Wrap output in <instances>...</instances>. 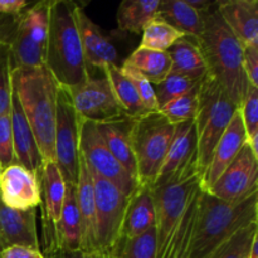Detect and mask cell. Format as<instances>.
<instances>
[{
  "mask_svg": "<svg viewBox=\"0 0 258 258\" xmlns=\"http://www.w3.org/2000/svg\"><path fill=\"white\" fill-rule=\"evenodd\" d=\"M203 32L196 42L203 55L207 75L239 107L249 86L243 68V47L222 19L217 2L203 12Z\"/></svg>",
  "mask_w": 258,
  "mask_h": 258,
  "instance_id": "cell-1",
  "label": "cell"
},
{
  "mask_svg": "<svg viewBox=\"0 0 258 258\" xmlns=\"http://www.w3.org/2000/svg\"><path fill=\"white\" fill-rule=\"evenodd\" d=\"M78 4L50 0L49 24L44 48V67L63 88L82 85L90 77L77 24Z\"/></svg>",
  "mask_w": 258,
  "mask_h": 258,
  "instance_id": "cell-2",
  "label": "cell"
},
{
  "mask_svg": "<svg viewBox=\"0 0 258 258\" xmlns=\"http://www.w3.org/2000/svg\"><path fill=\"white\" fill-rule=\"evenodd\" d=\"M12 82L43 161L55 163L54 135L59 85L44 66L14 68Z\"/></svg>",
  "mask_w": 258,
  "mask_h": 258,
  "instance_id": "cell-3",
  "label": "cell"
},
{
  "mask_svg": "<svg viewBox=\"0 0 258 258\" xmlns=\"http://www.w3.org/2000/svg\"><path fill=\"white\" fill-rule=\"evenodd\" d=\"M257 198L232 204L201 191L189 258H211L234 233L258 222Z\"/></svg>",
  "mask_w": 258,
  "mask_h": 258,
  "instance_id": "cell-4",
  "label": "cell"
},
{
  "mask_svg": "<svg viewBox=\"0 0 258 258\" xmlns=\"http://www.w3.org/2000/svg\"><path fill=\"white\" fill-rule=\"evenodd\" d=\"M237 110V105H234L223 88L213 78L206 75L199 83L198 106L194 117L197 133V170L201 179L211 163L219 139L228 127Z\"/></svg>",
  "mask_w": 258,
  "mask_h": 258,
  "instance_id": "cell-5",
  "label": "cell"
},
{
  "mask_svg": "<svg viewBox=\"0 0 258 258\" xmlns=\"http://www.w3.org/2000/svg\"><path fill=\"white\" fill-rule=\"evenodd\" d=\"M174 131L175 125L159 111L134 120L131 144L138 186L153 188L170 148Z\"/></svg>",
  "mask_w": 258,
  "mask_h": 258,
  "instance_id": "cell-6",
  "label": "cell"
},
{
  "mask_svg": "<svg viewBox=\"0 0 258 258\" xmlns=\"http://www.w3.org/2000/svg\"><path fill=\"white\" fill-rule=\"evenodd\" d=\"M91 174L96 203V252L98 257L115 256L122 242L130 197L125 196L111 181Z\"/></svg>",
  "mask_w": 258,
  "mask_h": 258,
  "instance_id": "cell-7",
  "label": "cell"
},
{
  "mask_svg": "<svg viewBox=\"0 0 258 258\" xmlns=\"http://www.w3.org/2000/svg\"><path fill=\"white\" fill-rule=\"evenodd\" d=\"M199 193L201 176L198 173L178 183L153 189L156 217V253L165 248L188 207Z\"/></svg>",
  "mask_w": 258,
  "mask_h": 258,
  "instance_id": "cell-8",
  "label": "cell"
},
{
  "mask_svg": "<svg viewBox=\"0 0 258 258\" xmlns=\"http://www.w3.org/2000/svg\"><path fill=\"white\" fill-rule=\"evenodd\" d=\"M80 153L87 163L91 173L111 181L125 196L131 197L135 193L138 183L108 150L95 122L81 120Z\"/></svg>",
  "mask_w": 258,
  "mask_h": 258,
  "instance_id": "cell-9",
  "label": "cell"
},
{
  "mask_svg": "<svg viewBox=\"0 0 258 258\" xmlns=\"http://www.w3.org/2000/svg\"><path fill=\"white\" fill-rule=\"evenodd\" d=\"M80 117L71 102L67 90L58 87L55 118V164L67 184L77 183L80 158Z\"/></svg>",
  "mask_w": 258,
  "mask_h": 258,
  "instance_id": "cell-10",
  "label": "cell"
},
{
  "mask_svg": "<svg viewBox=\"0 0 258 258\" xmlns=\"http://www.w3.org/2000/svg\"><path fill=\"white\" fill-rule=\"evenodd\" d=\"M67 90V88H66ZM71 102L81 120L105 123L125 117L106 77H88L77 87L68 88Z\"/></svg>",
  "mask_w": 258,
  "mask_h": 258,
  "instance_id": "cell-11",
  "label": "cell"
},
{
  "mask_svg": "<svg viewBox=\"0 0 258 258\" xmlns=\"http://www.w3.org/2000/svg\"><path fill=\"white\" fill-rule=\"evenodd\" d=\"M207 193L232 204L258 193V155L247 143Z\"/></svg>",
  "mask_w": 258,
  "mask_h": 258,
  "instance_id": "cell-12",
  "label": "cell"
},
{
  "mask_svg": "<svg viewBox=\"0 0 258 258\" xmlns=\"http://www.w3.org/2000/svg\"><path fill=\"white\" fill-rule=\"evenodd\" d=\"M198 173L194 120L175 125L173 140L153 188L178 183Z\"/></svg>",
  "mask_w": 258,
  "mask_h": 258,
  "instance_id": "cell-13",
  "label": "cell"
},
{
  "mask_svg": "<svg viewBox=\"0 0 258 258\" xmlns=\"http://www.w3.org/2000/svg\"><path fill=\"white\" fill-rule=\"evenodd\" d=\"M40 185V206H42V226L44 238V256L55 249V226L62 213L66 196V181L54 161L43 163L38 173Z\"/></svg>",
  "mask_w": 258,
  "mask_h": 258,
  "instance_id": "cell-14",
  "label": "cell"
},
{
  "mask_svg": "<svg viewBox=\"0 0 258 258\" xmlns=\"http://www.w3.org/2000/svg\"><path fill=\"white\" fill-rule=\"evenodd\" d=\"M0 199L12 209H37L42 202L38 175L18 164L3 169L0 175Z\"/></svg>",
  "mask_w": 258,
  "mask_h": 258,
  "instance_id": "cell-15",
  "label": "cell"
},
{
  "mask_svg": "<svg viewBox=\"0 0 258 258\" xmlns=\"http://www.w3.org/2000/svg\"><path fill=\"white\" fill-rule=\"evenodd\" d=\"M247 143V134L242 122L239 110L234 112L228 127L219 139L216 149L212 155L211 163L204 171L201 179V190L208 191L209 188L218 180L219 176L223 174L229 166V164L236 159L241 149Z\"/></svg>",
  "mask_w": 258,
  "mask_h": 258,
  "instance_id": "cell-16",
  "label": "cell"
},
{
  "mask_svg": "<svg viewBox=\"0 0 258 258\" xmlns=\"http://www.w3.org/2000/svg\"><path fill=\"white\" fill-rule=\"evenodd\" d=\"M78 176L76 183L78 213L81 223V249L97 256L96 252V203L92 174L81 155L78 158Z\"/></svg>",
  "mask_w": 258,
  "mask_h": 258,
  "instance_id": "cell-17",
  "label": "cell"
},
{
  "mask_svg": "<svg viewBox=\"0 0 258 258\" xmlns=\"http://www.w3.org/2000/svg\"><path fill=\"white\" fill-rule=\"evenodd\" d=\"M77 24L82 43L86 64L100 68L106 66H118V53L110 38L106 37L102 29L85 13L81 5L77 7Z\"/></svg>",
  "mask_w": 258,
  "mask_h": 258,
  "instance_id": "cell-18",
  "label": "cell"
},
{
  "mask_svg": "<svg viewBox=\"0 0 258 258\" xmlns=\"http://www.w3.org/2000/svg\"><path fill=\"white\" fill-rule=\"evenodd\" d=\"M0 242L3 247L24 246L40 249L37 231V209H12L0 199Z\"/></svg>",
  "mask_w": 258,
  "mask_h": 258,
  "instance_id": "cell-19",
  "label": "cell"
},
{
  "mask_svg": "<svg viewBox=\"0 0 258 258\" xmlns=\"http://www.w3.org/2000/svg\"><path fill=\"white\" fill-rule=\"evenodd\" d=\"M10 122H12L13 150L15 164L33 171L38 175L43 166V159L38 149L33 131L23 113L19 100L13 88L12 108H10Z\"/></svg>",
  "mask_w": 258,
  "mask_h": 258,
  "instance_id": "cell-20",
  "label": "cell"
},
{
  "mask_svg": "<svg viewBox=\"0 0 258 258\" xmlns=\"http://www.w3.org/2000/svg\"><path fill=\"white\" fill-rule=\"evenodd\" d=\"M217 8L242 47L258 45L257 0H224L217 2Z\"/></svg>",
  "mask_w": 258,
  "mask_h": 258,
  "instance_id": "cell-21",
  "label": "cell"
},
{
  "mask_svg": "<svg viewBox=\"0 0 258 258\" xmlns=\"http://www.w3.org/2000/svg\"><path fill=\"white\" fill-rule=\"evenodd\" d=\"M133 125L134 120L122 117L111 122L97 123L96 126L111 154L136 180V164L133 153V144H131Z\"/></svg>",
  "mask_w": 258,
  "mask_h": 258,
  "instance_id": "cell-22",
  "label": "cell"
},
{
  "mask_svg": "<svg viewBox=\"0 0 258 258\" xmlns=\"http://www.w3.org/2000/svg\"><path fill=\"white\" fill-rule=\"evenodd\" d=\"M155 206L153 189L138 186L130 197L123 222L122 239L135 238L155 227Z\"/></svg>",
  "mask_w": 258,
  "mask_h": 258,
  "instance_id": "cell-23",
  "label": "cell"
},
{
  "mask_svg": "<svg viewBox=\"0 0 258 258\" xmlns=\"http://www.w3.org/2000/svg\"><path fill=\"white\" fill-rule=\"evenodd\" d=\"M81 249V223L75 184L66 183L62 213L55 226V251Z\"/></svg>",
  "mask_w": 258,
  "mask_h": 258,
  "instance_id": "cell-24",
  "label": "cell"
},
{
  "mask_svg": "<svg viewBox=\"0 0 258 258\" xmlns=\"http://www.w3.org/2000/svg\"><path fill=\"white\" fill-rule=\"evenodd\" d=\"M106 80L110 83L113 96L122 110L125 117L136 120L148 115V110L141 102L140 96L136 92L133 82L122 71L121 66H106L102 70Z\"/></svg>",
  "mask_w": 258,
  "mask_h": 258,
  "instance_id": "cell-25",
  "label": "cell"
},
{
  "mask_svg": "<svg viewBox=\"0 0 258 258\" xmlns=\"http://www.w3.org/2000/svg\"><path fill=\"white\" fill-rule=\"evenodd\" d=\"M158 18L185 37L197 39L203 32V13L193 9L185 0H160Z\"/></svg>",
  "mask_w": 258,
  "mask_h": 258,
  "instance_id": "cell-26",
  "label": "cell"
},
{
  "mask_svg": "<svg viewBox=\"0 0 258 258\" xmlns=\"http://www.w3.org/2000/svg\"><path fill=\"white\" fill-rule=\"evenodd\" d=\"M166 53L171 60L170 73L185 76L198 82L206 77V63L194 38L183 37L169 48Z\"/></svg>",
  "mask_w": 258,
  "mask_h": 258,
  "instance_id": "cell-27",
  "label": "cell"
},
{
  "mask_svg": "<svg viewBox=\"0 0 258 258\" xmlns=\"http://www.w3.org/2000/svg\"><path fill=\"white\" fill-rule=\"evenodd\" d=\"M122 66L138 71L151 85L155 86L168 77L171 70V60L166 52L138 47L123 60Z\"/></svg>",
  "mask_w": 258,
  "mask_h": 258,
  "instance_id": "cell-28",
  "label": "cell"
},
{
  "mask_svg": "<svg viewBox=\"0 0 258 258\" xmlns=\"http://www.w3.org/2000/svg\"><path fill=\"white\" fill-rule=\"evenodd\" d=\"M160 0H123L117 9L118 32L139 34L145 25L158 17Z\"/></svg>",
  "mask_w": 258,
  "mask_h": 258,
  "instance_id": "cell-29",
  "label": "cell"
},
{
  "mask_svg": "<svg viewBox=\"0 0 258 258\" xmlns=\"http://www.w3.org/2000/svg\"><path fill=\"white\" fill-rule=\"evenodd\" d=\"M199 196L201 193L193 199L190 206L188 207L183 219L176 227L169 243L166 244L163 251L156 253L155 258H189L190 256L191 239H193L194 226H196Z\"/></svg>",
  "mask_w": 258,
  "mask_h": 258,
  "instance_id": "cell-30",
  "label": "cell"
},
{
  "mask_svg": "<svg viewBox=\"0 0 258 258\" xmlns=\"http://www.w3.org/2000/svg\"><path fill=\"white\" fill-rule=\"evenodd\" d=\"M141 42L139 47L145 49L158 50V52H166L170 47H173L179 39L185 35L169 25L160 18H154L150 23L145 25L141 32Z\"/></svg>",
  "mask_w": 258,
  "mask_h": 258,
  "instance_id": "cell-31",
  "label": "cell"
},
{
  "mask_svg": "<svg viewBox=\"0 0 258 258\" xmlns=\"http://www.w3.org/2000/svg\"><path fill=\"white\" fill-rule=\"evenodd\" d=\"M258 238V223H252L234 233L211 258H249L251 247Z\"/></svg>",
  "mask_w": 258,
  "mask_h": 258,
  "instance_id": "cell-32",
  "label": "cell"
},
{
  "mask_svg": "<svg viewBox=\"0 0 258 258\" xmlns=\"http://www.w3.org/2000/svg\"><path fill=\"white\" fill-rule=\"evenodd\" d=\"M198 90L199 85L190 92L169 101L159 110V112L164 117L168 118L173 125H179V123L194 120L197 106H198Z\"/></svg>",
  "mask_w": 258,
  "mask_h": 258,
  "instance_id": "cell-33",
  "label": "cell"
},
{
  "mask_svg": "<svg viewBox=\"0 0 258 258\" xmlns=\"http://www.w3.org/2000/svg\"><path fill=\"white\" fill-rule=\"evenodd\" d=\"M199 83L201 82L185 77V76L176 75V73H169L165 80L161 81L159 85L154 86V92H155L159 110L164 105H166L169 101L190 92Z\"/></svg>",
  "mask_w": 258,
  "mask_h": 258,
  "instance_id": "cell-34",
  "label": "cell"
},
{
  "mask_svg": "<svg viewBox=\"0 0 258 258\" xmlns=\"http://www.w3.org/2000/svg\"><path fill=\"white\" fill-rule=\"evenodd\" d=\"M115 256L118 258H155V227L135 238L122 239Z\"/></svg>",
  "mask_w": 258,
  "mask_h": 258,
  "instance_id": "cell-35",
  "label": "cell"
},
{
  "mask_svg": "<svg viewBox=\"0 0 258 258\" xmlns=\"http://www.w3.org/2000/svg\"><path fill=\"white\" fill-rule=\"evenodd\" d=\"M247 139L258 136V87L248 86L246 96L238 107Z\"/></svg>",
  "mask_w": 258,
  "mask_h": 258,
  "instance_id": "cell-36",
  "label": "cell"
},
{
  "mask_svg": "<svg viewBox=\"0 0 258 258\" xmlns=\"http://www.w3.org/2000/svg\"><path fill=\"white\" fill-rule=\"evenodd\" d=\"M12 67L8 48L0 54V117L9 115L12 108Z\"/></svg>",
  "mask_w": 258,
  "mask_h": 258,
  "instance_id": "cell-37",
  "label": "cell"
},
{
  "mask_svg": "<svg viewBox=\"0 0 258 258\" xmlns=\"http://www.w3.org/2000/svg\"><path fill=\"white\" fill-rule=\"evenodd\" d=\"M121 68H122L123 72L131 80L136 92L140 96L141 102L145 106L148 112H158L159 107L158 102H156L155 92H154V86L141 73H139L138 71L133 70L130 67H126V66H121Z\"/></svg>",
  "mask_w": 258,
  "mask_h": 258,
  "instance_id": "cell-38",
  "label": "cell"
},
{
  "mask_svg": "<svg viewBox=\"0 0 258 258\" xmlns=\"http://www.w3.org/2000/svg\"><path fill=\"white\" fill-rule=\"evenodd\" d=\"M15 164L10 113L0 117V165L3 169Z\"/></svg>",
  "mask_w": 258,
  "mask_h": 258,
  "instance_id": "cell-39",
  "label": "cell"
},
{
  "mask_svg": "<svg viewBox=\"0 0 258 258\" xmlns=\"http://www.w3.org/2000/svg\"><path fill=\"white\" fill-rule=\"evenodd\" d=\"M243 68L249 85L258 87V45L243 48Z\"/></svg>",
  "mask_w": 258,
  "mask_h": 258,
  "instance_id": "cell-40",
  "label": "cell"
},
{
  "mask_svg": "<svg viewBox=\"0 0 258 258\" xmlns=\"http://www.w3.org/2000/svg\"><path fill=\"white\" fill-rule=\"evenodd\" d=\"M0 258H45V256L40 249L24 246H9L3 248Z\"/></svg>",
  "mask_w": 258,
  "mask_h": 258,
  "instance_id": "cell-41",
  "label": "cell"
},
{
  "mask_svg": "<svg viewBox=\"0 0 258 258\" xmlns=\"http://www.w3.org/2000/svg\"><path fill=\"white\" fill-rule=\"evenodd\" d=\"M27 7L28 3L23 0H0V14L14 17L20 14Z\"/></svg>",
  "mask_w": 258,
  "mask_h": 258,
  "instance_id": "cell-42",
  "label": "cell"
},
{
  "mask_svg": "<svg viewBox=\"0 0 258 258\" xmlns=\"http://www.w3.org/2000/svg\"><path fill=\"white\" fill-rule=\"evenodd\" d=\"M45 258H100L96 254L87 253V252L78 249V251H55L53 253L45 256Z\"/></svg>",
  "mask_w": 258,
  "mask_h": 258,
  "instance_id": "cell-43",
  "label": "cell"
},
{
  "mask_svg": "<svg viewBox=\"0 0 258 258\" xmlns=\"http://www.w3.org/2000/svg\"><path fill=\"white\" fill-rule=\"evenodd\" d=\"M5 49H7V47H5V45L4 44H3V43L2 42H0V54H2V53L3 52H4V50Z\"/></svg>",
  "mask_w": 258,
  "mask_h": 258,
  "instance_id": "cell-44",
  "label": "cell"
},
{
  "mask_svg": "<svg viewBox=\"0 0 258 258\" xmlns=\"http://www.w3.org/2000/svg\"><path fill=\"white\" fill-rule=\"evenodd\" d=\"M100 258H118V257H116V256H108V257H100Z\"/></svg>",
  "mask_w": 258,
  "mask_h": 258,
  "instance_id": "cell-45",
  "label": "cell"
},
{
  "mask_svg": "<svg viewBox=\"0 0 258 258\" xmlns=\"http://www.w3.org/2000/svg\"><path fill=\"white\" fill-rule=\"evenodd\" d=\"M3 248H4V247H3V244H2V242H0V253H2V251H3Z\"/></svg>",
  "mask_w": 258,
  "mask_h": 258,
  "instance_id": "cell-46",
  "label": "cell"
},
{
  "mask_svg": "<svg viewBox=\"0 0 258 258\" xmlns=\"http://www.w3.org/2000/svg\"><path fill=\"white\" fill-rule=\"evenodd\" d=\"M2 173H3V168H2V165H0V175H2Z\"/></svg>",
  "mask_w": 258,
  "mask_h": 258,
  "instance_id": "cell-47",
  "label": "cell"
}]
</instances>
